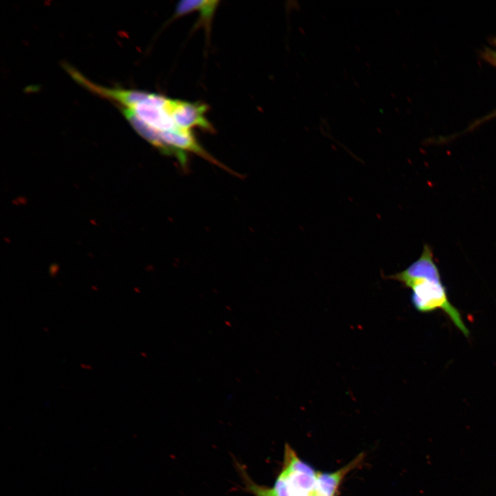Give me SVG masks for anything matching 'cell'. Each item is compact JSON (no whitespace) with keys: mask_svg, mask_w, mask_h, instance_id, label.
Instances as JSON below:
<instances>
[{"mask_svg":"<svg viewBox=\"0 0 496 496\" xmlns=\"http://www.w3.org/2000/svg\"><path fill=\"white\" fill-rule=\"evenodd\" d=\"M236 465L242 479L245 490L254 496H276L273 488H269L255 482L249 477L243 465L238 462H236Z\"/></svg>","mask_w":496,"mask_h":496,"instance_id":"cell-5","label":"cell"},{"mask_svg":"<svg viewBox=\"0 0 496 496\" xmlns=\"http://www.w3.org/2000/svg\"><path fill=\"white\" fill-rule=\"evenodd\" d=\"M318 473L287 444L282 470L273 489L276 496H309L316 490Z\"/></svg>","mask_w":496,"mask_h":496,"instance_id":"cell-2","label":"cell"},{"mask_svg":"<svg viewBox=\"0 0 496 496\" xmlns=\"http://www.w3.org/2000/svg\"><path fill=\"white\" fill-rule=\"evenodd\" d=\"M218 3V1H180L177 4L175 17H179L190 12L198 10L200 12L204 21H209L215 12Z\"/></svg>","mask_w":496,"mask_h":496,"instance_id":"cell-4","label":"cell"},{"mask_svg":"<svg viewBox=\"0 0 496 496\" xmlns=\"http://www.w3.org/2000/svg\"><path fill=\"white\" fill-rule=\"evenodd\" d=\"M482 56L486 61L496 66V50L486 48L482 52Z\"/></svg>","mask_w":496,"mask_h":496,"instance_id":"cell-6","label":"cell"},{"mask_svg":"<svg viewBox=\"0 0 496 496\" xmlns=\"http://www.w3.org/2000/svg\"><path fill=\"white\" fill-rule=\"evenodd\" d=\"M309 496H322L320 494H319L316 490L311 493V494Z\"/></svg>","mask_w":496,"mask_h":496,"instance_id":"cell-8","label":"cell"},{"mask_svg":"<svg viewBox=\"0 0 496 496\" xmlns=\"http://www.w3.org/2000/svg\"><path fill=\"white\" fill-rule=\"evenodd\" d=\"M494 43L496 45V39H494Z\"/></svg>","mask_w":496,"mask_h":496,"instance_id":"cell-9","label":"cell"},{"mask_svg":"<svg viewBox=\"0 0 496 496\" xmlns=\"http://www.w3.org/2000/svg\"><path fill=\"white\" fill-rule=\"evenodd\" d=\"M397 280L412 293L411 303L419 312L428 313L442 310L455 326L466 336L469 330L464 322L459 310L448 299L446 288L435 262L430 246L424 245L420 257L402 271L387 277Z\"/></svg>","mask_w":496,"mask_h":496,"instance_id":"cell-1","label":"cell"},{"mask_svg":"<svg viewBox=\"0 0 496 496\" xmlns=\"http://www.w3.org/2000/svg\"><path fill=\"white\" fill-rule=\"evenodd\" d=\"M495 117H496V109L479 120L475 121L471 125H470L469 129H474L482 123H485Z\"/></svg>","mask_w":496,"mask_h":496,"instance_id":"cell-7","label":"cell"},{"mask_svg":"<svg viewBox=\"0 0 496 496\" xmlns=\"http://www.w3.org/2000/svg\"><path fill=\"white\" fill-rule=\"evenodd\" d=\"M363 459L364 453H360L349 464L334 472L318 473L316 490L322 496H336L339 487L346 475L357 468Z\"/></svg>","mask_w":496,"mask_h":496,"instance_id":"cell-3","label":"cell"}]
</instances>
